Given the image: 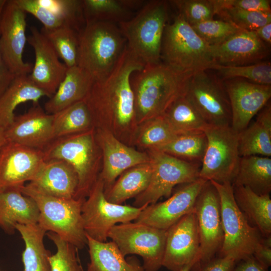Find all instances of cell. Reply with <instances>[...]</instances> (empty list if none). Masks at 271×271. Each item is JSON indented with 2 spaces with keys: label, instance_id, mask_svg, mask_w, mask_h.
<instances>
[{
  "label": "cell",
  "instance_id": "1",
  "mask_svg": "<svg viewBox=\"0 0 271 271\" xmlns=\"http://www.w3.org/2000/svg\"><path fill=\"white\" fill-rule=\"evenodd\" d=\"M145 65L126 45L112 71L105 78L94 80L83 100L95 129L106 130L130 147L138 127L130 79Z\"/></svg>",
  "mask_w": 271,
  "mask_h": 271
},
{
  "label": "cell",
  "instance_id": "2",
  "mask_svg": "<svg viewBox=\"0 0 271 271\" xmlns=\"http://www.w3.org/2000/svg\"><path fill=\"white\" fill-rule=\"evenodd\" d=\"M193 74L161 62L145 65L142 70L134 72L130 83L138 126L162 115L173 102L185 95Z\"/></svg>",
  "mask_w": 271,
  "mask_h": 271
},
{
  "label": "cell",
  "instance_id": "3",
  "mask_svg": "<svg viewBox=\"0 0 271 271\" xmlns=\"http://www.w3.org/2000/svg\"><path fill=\"white\" fill-rule=\"evenodd\" d=\"M45 161L60 159L69 164L78 179L75 199H85L96 182L102 155L95 128L53 139L42 150Z\"/></svg>",
  "mask_w": 271,
  "mask_h": 271
},
{
  "label": "cell",
  "instance_id": "4",
  "mask_svg": "<svg viewBox=\"0 0 271 271\" xmlns=\"http://www.w3.org/2000/svg\"><path fill=\"white\" fill-rule=\"evenodd\" d=\"M79 41L77 66L87 72L94 80L109 75L126 45L119 27L106 22L86 23L79 34Z\"/></svg>",
  "mask_w": 271,
  "mask_h": 271
},
{
  "label": "cell",
  "instance_id": "5",
  "mask_svg": "<svg viewBox=\"0 0 271 271\" xmlns=\"http://www.w3.org/2000/svg\"><path fill=\"white\" fill-rule=\"evenodd\" d=\"M168 18V2L146 3L129 20L119 23L129 50L145 65L160 62L162 40Z\"/></svg>",
  "mask_w": 271,
  "mask_h": 271
},
{
  "label": "cell",
  "instance_id": "6",
  "mask_svg": "<svg viewBox=\"0 0 271 271\" xmlns=\"http://www.w3.org/2000/svg\"><path fill=\"white\" fill-rule=\"evenodd\" d=\"M25 195L32 198L38 206V224L47 232H52L64 240L83 249L87 238L81 217L82 199H64L45 194L28 183L22 189Z\"/></svg>",
  "mask_w": 271,
  "mask_h": 271
},
{
  "label": "cell",
  "instance_id": "7",
  "mask_svg": "<svg viewBox=\"0 0 271 271\" xmlns=\"http://www.w3.org/2000/svg\"><path fill=\"white\" fill-rule=\"evenodd\" d=\"M161 58L181 72L194 74L214 63L208 45L178 14L164 30Z\"/></svg>",
  "mask_w": 271,
  "mask_h": 271
},
{
  "label": "cell",
  "instance_id": "8",
  "mask_svg": "<svg viewBox=\"0 0 271 271\" xmlns=\"http://www.w3.org/2000/svg\"><path fill=\"white\" fill-rule=\"evenodd\" d=\"M218 193L223 242L217 256H230L237 261L252 255L263 236L252 226L238 207L230 182L219 183L210 181Z\"/></svg>",
  "mask_w": 271,
  "mask_h": 271
},
{
  "label": "cell",
  "instance_id": "9",
  "mask_svg": "<svg viewBox=\"0 0 271 271\" xmlns=\"http://www.w3.org/2000/svg\"><path fill=\"white\" fill-rule=\"evenodd\" d=\"M147 153L152 166L151 178L147 188L135 197L134 207L156 203L163 197L169 198L175 186L199 178L201 164L187 162L155 149Z\"/></svg>",
  "mask_w": 271,
  "mask_h": 271
},
{
  "label": "cell",
  "instance_id": "10",
  "mask_svg": "<svg viewBox=\"0 0 271 271\" xmlns=\"http://www.w3.org/2000/svg\"><path fill=\"white\" fill-rule=\"evenodd\" d=\"M166 237L167 230L136 222L116 224L108 234L124 256L140 255L145 271H158L162 266Z\"/></svg>",
  "mask_w": 271,
  "mask_h": 271
},
{
  "label": "cell",
  "instance_id": "11",
  "mask_svg": "<svg viewBox=\"0 0 271 271\" xmlns=\"http://www.w3.org/2000/svg\"><path fill=\"white\" fill-rule=\"evenodd\" d=\"M147 206L136 207L108 201L104 185L99 176L81 206V217L86 234L100 242H106L110 229L117 223L135 220Z\"/></svg>",
  "mask_w": 271,
  "mask_h": 271
},
{
  "label": "cell",
  "instance_id": "12",
  "mask_svg": "<svg viewBox=\"0 0 271 271\" xmlns=\"http://www.w3.org/2000/svg\"><path fill=\"white\" fill-rule=\"evenodd\" d=\"M204 133L207 147L201 164L199 178L219 183L232 184L240 158L238 132L230 125H210Z\"/></svg>",
  "mask_w": 271,
  "mask_h": 271
},
{
  "label": "cell",
  "instance_id": "13",
  "mask_svg": "<svg viewBox=\"0 0 271 271\" xmlns=\"http://www.w3.org/2000/svg\"><path fill=\"white\" fill-rule=\"evenodd\" d=\"M200 238V254L191 271H199L221 249L224 239L220 198L217 189L207 181L199 194L194 206Z\"/></svg>",
  "mask_w": 271,
  "mask_h": 271
},
{
  "label": "cell",
  "instance_id": "14",
  "mask_svg": "<svg viewBox=\"0 0 271 271\" xmlns=\"http://www.w3.org/2000/svg\"><path fill=\"white\" fill-rule=\"evenodd\" d=\"M185 96L210 125L231 126V106L224 84L206 70L191 76Z\"/></svg>",
  "mask_w": 271,
  "mask_h": 271
},
{
  "label": "cell",
  "instance_id": "15",
  "mask_svg": "<svg viewBox=\"0 0 271 271\" xmlns=\"http://www.w3.org/2000/svg\"><path fill=\"white\" fill-rule=\"evenodd\" d=\"M26 27V13L15 0H8L0 19V53L16 77L28 75L33 68L23 60Z\"/></svg>",
  "mask_w": 271,
  "mask_h": 271
},
{
  "label": "cell",
  "instance_id": "16",
  "mask_svg": "<svg viewBox=\"0 0 271 271\" xmlns=\"http://www.w3.org/2000/svg\"><path fill=\"white\" fill-rule=\"evenodd\" d=\"M44 162L42 150L7 141L0 151V191L22 190L37 177Z\"/></svg>",
  "mask_w": 271,
  "mask_h": 271
},
{
  "label": "cell",
  "instance_id": "17",
  "mask_svg": "<svg viewBox=\"0 0 271 271\" xmlns=\"http://www.w3.org/2000/svg\"><path fill=\"white\" fill-rule=\"evenodd\" d=\"M200 238L194 212L186 214L167 230L162 266L180 271L187 264L199 261Z\"/></svg>",
  "mask_w": 271,
  "mask_h": 271
},
{
  "label": "cell",
  "instance_id": "18",
  "mask_svg": "<svg viewBox=\"0 0 271 271\" xmlns=\"http://www.w3.org/2000/svg\"><path fill=\"white\" fill-rule=\"evenodd\" d=\"M207 181L199 178L183 184L167 200L147 206L135 222L167 230L182 217L194 212L196 199Z\"/></svg>",
  "mask_w": 271,
  "mask_h": 271
},
{
  "label": "cell",
  "instance_id": "19",
  "mask_svg": "<svg viewBox=\"0 0 271 271\" xmlns=\"http://www.w3.org/2000/svg\"><path fill=\"white\" fill-rule=\"evenodd\" d=\"M231 110V127L239 132L268 102L271 86L252 83L245 79L227 80L224 83Z\"/></svg>",
  "mask_w": 271,
  "mask_h": 271
},
{
  "label": "cell",
  "instance_id": "20",
  "mask_svg": "<svg viewBox=\"0 0 271 271\" xmlns=\"http://www.w3.org/2000/svg\"><path fill=\"white\" fill-rule=\"evenodd\" d=\"M30 31L27 41L34 50L35 61L29 77L50 98L65 76L68 68L60 61L51 43L41 31L32 26Z\"/></svg>",
  "mask_w": 271,
  "mask_h": 271
},
{
  "label": "cell",
  "instance_id": "21",
  "mask_svg": "<svg viewBox=\"0 0 271 271\" xmlns=\"http://www.w3.org/2000/svg\"><path fill=\"white\" fill-rule=\"evenodd\" d=\"M96 138L101 150L102 163L99 177L104 189L127 169L150 161L147 152H140L120 142L109 131L95 129Z\"/></svg>",
  "mask_w": 271,
  "mask_h": 271
},
{
  "label": "cell",
  "instance_id": "22",
  "mask_svg": "<svg viewBox=\"0 0 271 271\" xmlns=\"http://www.w3.org/2000/svg\"><path fill=\"white\" fill-rule=\"evenodd\" d=\"M5 132L8 142L42 150L54 139L53 114L39 103L33 104L25 113L15 116Z\"/></svg>",
  "mask_w": 271,
  "mask_h": 271
},
{
  "label": "cell",
  "instance_id": "23",
  "mask_svg": "<svg viewBox=\"0 0 271 271\" xmlns=\"http://www.w3.org/2000/svg\"><path fill=\"white\" fill-rule=\"evenodd\" d=\"M209 49L213 62L226 66L259 62L269 53L268 46L254 31H240Z\"/></svg>",
  "mask_w": 271,
  "mask_h": 271
},
{
  "label": "cell",
  "instance_id": "24",
  "mask_svg": "<svg viewBox=\"0 0 271 271\" xmlns=\"http://www.w3.org/2000/svg\"><path fill=\"white\" fill-rule=\"evenodd\" d=\"M48 195L64 199H74L78 179L74 170L60 159L45 160L37 177L28 183Z\"/></svg>",
  "mask_w": 271,
  "mask_h": 271
},
{
  "label": "cell",
  "instance_id": "25",
  "mask_svg": "<svg viewBox=\"0 0 271 271\" xmlns=\"http://www.w3.org/2000/svg\"><path fill=\"white\" fill-rule=\"evenodd\" d=\"M39 211L35 200L20 189L0 191V227L15 233L17 224H37Z\"/></svg>",
  "mask_w": 271,
  "mask_h": 271
},
{
  "label": "cell",
  "instance_id": "26",
  "mask_svg": "<svg viewBox=\"0 0 271 271\" xmlns=\"http://www.w3.org/2000/svg\"><path fill=\"white\" fill-rule=\"evenodd\" d=\"M94 79L78 66L68 68L56 92L44 104L48 114H54L80 101L87 95Z\"/></svg>",
  "mask_w": 271,
  "mask_h": 271
},
{
  "label": "cell",
  "instance_id": "27",
  "mask_svg": "<svg viewBox=\"0 0 271 271\" xmlns=\"http://www.w3.org/2000/svg\"><path fill=\"white\" fill-rule=\"evenodd\" d=\"M86 235L90 258L87 271H145L136 258L126 259L113 241L100 242Z\"/></svg>",
  "mask_w": 271,
  "mask_h": 271
},
{
  "label": "cell",
  "instance_id": "28",
  "mask_svg": "<svg viewBox=\"0 0 271 271\" xmlns=\"http://www.w3.org/2000/svg\"><path fill=\"white\" fill-rule=\"evenodd\" d=\"M235 201L249 223L264 236L271 235L269 194L258 195L248 187L232 186Z\"/></svg>",
  "mask_w": 271,
  "mask_h": 271
},
{
  "label": "cell",
  "instance_id": "29",
  "mask_svg": "<svg viewBox=\"0 0 271 271\" xmlns=\"http://www.w3.org/2000/svg\"><path fill=\"white\" fill-rule=\"evenodd\" d=\"M44 96L49 97L31 81L29 75L16 76L0 97V127L5 129L11 124L19 104L27 101L38 104Z\"/></svg>",
  "mask_w": 271,
  "mask_h": 271
},
{
  "label": "cell",
  "instance_id": "30",
  "mask_svg": "<svg viewBox=\"0 0 271 271\" xmlns=\"http://www.w3.org/2000/svg\"><path fill=\"white\" fill-rule=\"evenodd\" d=\"M232 186L248 187L258 195L271 191V159L260 156L240 157Z\"/></svg>",
  "mask_w": 271,
  "mask_h": 271
},
{
  "label": "cell",
  "instance_id": "31",
  "mask_svg": "<svg viewBox=\"0 0 271 271\" xmlns=\"http://www.w3.org/2000/svg\"><path fill=\"white\" fill-rule=\"evenodd\" d=\"M152 174L150 161L127 169L112 185L104 189L106 200L112 203L122 204L128 199L135 198L147 188Z\"/></svg>",
  "mask_w": 271,
  "mask_h": 271
},
{
  "label": "cell",
  "instance_id": "32",
  "mask_svg": "<svg viewBox=\"0 0 271 271\" xmlns=\"http://www.w3.org/2000/svg\"><path fill=\"white\" fill-rule=\"evenodd\" d=\"M16 229L25 243L22 254L23 271H51L49 257L52 254L44 243L47 232L38 224H17Z\"/></svg>",
  "mask_w": 271,
  "mask_h": 271
},
{
  "label": "cell",
  "instance_id": "33",
  "mask_svg": "<svg viewBox=\"0 0 271 271\" xmlns=\"http://www.w3.org/2000/svg\"><path fill=\"white\" fill-rule=\"evenodd\" d=\"M143 1L128 0H82L85 24L92 22L119 23L131 19V11Z\"/></svg>",
  "mask_w": 271,
  "mask_h": 271
},
{
  "label": "cell",
  "instance_id": "34",
  "mask_svg": "<svg viewBox=\"0 0 271 271\" xmlns=\"http://www.w3.org/2000/svg\"><path fill=\"white\" fill-rule=\"evenodd\" d=\"M162 115L178 135L204 132L210 126L185 95L173 102Z\"/></svg>",
  "mask_w": 271,
  "mask_h": 271
},
{
  "label": "cell",
  "instance_id": "35",
  "mask_svg": "<svg viewBox=\"0 0 271 271\" xmlns=\"http://www.w3.org/2000/svg\"><path fill=\"white\" fill-rule=\"evenodd\" d=\"M52 114L54 139L94 128L90 111L84 100Z\"/></svg>",
  "mask_w": 271,
  "mask_h": 271
},
{
  "label": "cell",
  "instance_id": "36",
  "mask_svg": "<svg viewBox=\"0 0 271 271\" xmlns=\"http://www.w3.org/2000/svg\"><path fill=\"white\" fill-rule=\"evenodd\" d=\"M207 147L204 132L178 135L155 150L181 160L201 164Z\"/></svg>",
  "mask_w": 271,
  "mask_h": 271
},
{
  "label": "cell",
  "instance_id": "37",
  "mask_svg": "<svg viewBox=\"0 0 271 271\" xmlns=\"http://www.w3.org/2000/svg\"><path fill=\"white\" fill-rule=\"evenodd\" d=\"M41 32L68 68L77 66L79 47L78 32L66 26L50 30L42 28Z\"/></svg>",
  "mask_w": 271,
  "mask_h": 271
},
{
  "label": "cell",
  "instance_id": "38",
  "mask_svg": "<svg viewBox=\"0 0 271 271\" xmlns=\"http://www.w3.org/2000/svg\"><path fill=\"white\" fill-rule=\"evenodd\" d=\"M178 136L164 116L161 115L139 125L133 145L148 150L156 149Z\"/></svg>",
  "mask_w": 271,
  "mask_h": 271
},
{
  "label": "cell",
  "instance_id": "39",
  "mask_svg": "<svg viewBox=\"0 0 271 271\" xmlns=\"http://www.w3.org/2000/svg\"><path fill=\"white\" fill-rule=\"evenodd\" d=\"M240 157L271 156V130L257 121L238 133Z\"/></svg>",
  "mask_w": 271,
  "mask_h": 271
},
{
  "label": "cell",
  "instance_id": "40",
  "mask_svg": "<svg viewBox=\"0 0 271 271\" xmlns=\"http://www.w3.org/2000/svg\"><path fill=\"white\" fill-rule=\"evenodd\" d=\"M210 69L217 71L223 79L246 78L248 81L258 84H271V64L269 62H259L241 66H226L213 63Z\"/></svg>",
  "mask_w": 271,
  "mask_h": 271
},
{
  "label": "cell",
  "instance_id": "41",
  "mask_svg": "<svg viewBox=\"0 0 271 271\" xmlns=\"http://www.w3.org/2000/svg\"><path fill=\"white\" fill-rule=\"evenodd\" d=\"M59 18L67 27L79 33L85 25L82 0H37Z\"/></svg>",
  "mask_w": 271,
  "mask_h": 271
},
{
  "label": "cell",
  "instance_id": "42",
  "mask_svg": "<svg viewBox=\"0 0 271 271\" xmlns=\"http://www.w3.org/2000/svg\"><path fill=\"white\" fill-rule=\"evenodd\" d=\"M46 234L56 247V253L49 257L51 271H84L75 246L54 232Z\"/></svg>",
  "mask_w": 271,
  "mask_h": 271
},
{
  "label": "cell",
  "instance_id": "43",
  "mask_svg": "<svg viewBox=\"0 0 271 271\" xmlns=\"http://www.w3.org/2000/svg\"><path fill=\"white\" fill-rule=\"evenodd\" d=\"M216 15L242 30L253 31L271 22V12L227 8L218 10Z\"/></svg>",
  "mask_w": 271,
  "mask_h": 271
},
{
  "label": "cell",
  "instance_id": "44",
  "mask_svg": "<svg viewBox=\"0 0 271 271\" xmlns=\"http://www.w3.org/2000/svg\"><path fill=\"white\" fill-rule=\"evenodd\" d=\"M179 14L191 26L213 19L216 15L214 0H174L170 1Z\"/></svg>",
  "mask_w": 271,
  "mask_h": 271
},
{
  "label": "cell",
  "instance_id": "45",
  "mask_svg": "<svg viewBox=\"0 0 271 271\" xmlns=\"http://www.w3.org/2000/svg\"><path fill=\"white\" fill-rule=\"evenodd\" d=\"M208 45L218 44L242 30L222 20L213 19L191 25Z\"/></svg>",
  "mask_w": 271,
  "mask_h": 271
},
{
  "label": "cell",
  "instance_id": "46",
  "mask_svg": "<svg viewBox=\"0 0 271 271\" xmlns=\"http://www.w3.org/2000/svg\"><path fill=\"white\" fill-rule=\"evenodd\" d=\"M15 1L26 13H30L37 18L43 24L44 29L50 30L66 26L62 20L39 5L37 0Z\"/></svg>",
  "mask_w": 271,
  "mask_h": 271
},
{
  "label": "cell",
  "instance_id": "47",
  "mask_svg": "<svg viewBox=\"0 0 271 271\" xmlns=\"http://www.w3.org/2000/svg\"><path fill=\"white\" fill-rule=\"evenodd\" d=\"M216 14L222 8H235L250 11L271 12L268 0H214Z\"/></svg>",
  "mask_w": 271,
  "mask_h": 271
},
{
  "label": "cell",
  "instance_id": "48",
  "mask_svg": "<svg viewBox=\"0 0 271 271\" xmlns=\"http://www.w3.org/2000/svg\"><path fill=\"white\" fill-rule=\"evenodd\" d=\"M236 262V260L230 256H216L204 264L199 271H233Z\"/></svg>",
  "mask_w": 271,
  "mask_h": 271
},
{
  "label": "cell",
  "instance_id": "49",
  "mask_svg": "<svg viewBox=\"0 0 271 271\" xmlns=\"http://www.w3.org/2000/svg\"><path fill=\"white\" fill-rule=\"evenodd\" d=\"M252 255L263 267L268 269L271 265V235L263 236Z\"/></svg>",
  "mask_w": 271,
  "mask_h": 271
},
{
  "label": "cell",
  "instance_id": "50",
  "mask_svg": "<svg viewBox=\"0 0 271 271\" xmlns=\"http://www.w3.org/2000/svg\"><path fill=\"white\" fill-rule=\"evenodd\" d=\"M233 271H268L252 255L236 262Z\"/></svg>",
  "mask_w": 271,
  "mask_h": 271
},
{
  "label": "cell",
  "instance_id": "51",
  "mask_svg": "<svg viewBox=\"0 0 271 271\" xmlns=\"http://www.w3.org/2000/svg\"><path fill=\"white\" fill-rule=\"evenodd\" d=\"M16 76L11 71L0 53V97Z\"/></svg>",
  "mask_w": 271,
  "mask_h": 271
},
{
  "label": "cell",
  "instance_id": "52",
  "mask_svg": "<svg viewBox=\"0 0 271 271\" xmlns=\"http://www.w3.org/2000/svg\"><path fill=\"white\" fill-rule=\"evenodd\" d=\"M256 36L267 45L271 43V23L254 31Z\"/></svg>",
  "mask_w": 271,
  "mask_h": 271
},
{
  "label": "cell",
  "instance_id": "53",
  "mask_svg": "<svg viewBox=\"0 0 271 271\" xmlns=\"http://www.w3.org/2000/svg\"><path fill=\"white\" fill-rule=\"evenodd\" d=\"M5 129L0 127V151L3 146L7 143Z\"/></svg>",
  "mask_w": 271,
  "mask_h": 271
},
{
  "label": "cell",
  "instance_id": "54",
  "mask_svg": "<svg viewBox=\"0 0 271 271\" xmlns=\"http://www.w3.org/2000/svg\"><path fill=\"white\" fill-rule=\"evenodd\" d=\"M8 0H0V19L2 16Z\"/></svg>",
  "mask_w": 271,
  "mask_h": 271
},
{
  "label": "cell",
  "instance_id": "55",
  "mask_svg": "<svg viewBox=\"0 0 271 271\" xmlns=\"http://www.w3.org/2000/svg\"><path fill=\"white\" fill-rule=\"evenodd\" d=\"M195 262H191L183 267L180 271H191Z\"/></svg>",
  "mask_w": 271,
  "mask_h": 271
},
{
  "label": "cell",
  "instance_id": "56",
  "mask_svg": "<svg viewBox=\"0 0 271 271\" xmlns=\"http://www.w3.org/2000/svg\"><path fill=\"white\" fill-rule=\"evenodd\" d=\"M1 271V270H0Z\"/></svg>",
  "mask_w": 271,
  "mask_h": 271
}]
</instances>
